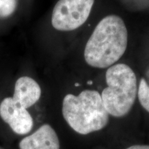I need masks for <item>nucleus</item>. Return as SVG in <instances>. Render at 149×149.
<instances>
[{"label": "nucleus", "instance_id": "nucleus-3", "mask_svg": "<svg viewBox=\"0 0 149 149\" xmlns=\"http://www.w3.org/2000/svg\"><path fill=\"white\" fill-rule=\"evenodd\" d=\"M106 81L108 87L101 95L106 110L116 117L128 114L137 95L135 72L125 64L113 65L106 72Z\"/></svg>", "mask_w": 149, "mask_h": 149}, {"label": "nucleus", "instance_id": "nucleus-11", "mask_svg": "<svg viewBox=\"0 0 149 149\" xmlns=\"http://www.w3.org/2000/svg\"><path fill=\"white\" fill-rule=\"evenodd\" d=\"M148 77H149V71H148Z\"/></svg>", "mask_w": 149, "mask_h": 149}, {"label": "nucleus", "instance_id": "nucleus-1", "mask_svg": "<svg viewBox=\"0 0 149 149\" xmlns=\"http://www.w3.org/2000/svg\"><path fill=\"white\" fill-rule=\"evenodd\" d=\"M128 32L119 16L111 15L99 22L84 49V59L89 66L99 68L111 66L125 53Z\"/></svg>", "mask_w": 149, "mask_h": 149}, {"label": "nucleus", "instance_id": "nucleus-9", "mask_svg": "<svg viewBox=\"0 0 149 149\" xmlns=\"http://www.w3.org/2000/svg\"><path fill=\"white\" fill-rule=\"evenodd\" d=\"M17 0H0V17H7L15 10Z\"/></svg>", "mask_w": 149, "mask_h": 149}, {"label": "nucleus", "instance_id": "nucleus-5", "mask_svg": "<svg viewBox=\"0 0 149 149\" xmlns=\"http://www.w3.org/2000/svg\"><path fill=\"white\" fill-rule=\"evenodd\" d=\"M0 116L18 135L29 133L33 126V120L26 109L21 107L12 97H6L0 104Z\"/></svg>", "mask_w": 149, "mask_h": 149}, {"label": "nucleus", "instance_id": "nucleus-4", "mask_svg": "<svg viewBox=\"0 0 149 149\" xmlns=\"http://www.w3.org/2000/svg\"><path fill=\"white\" fill-rule=\"evenodd\" d=\"M95 0H59L52 14L51 22L55 29L70 31L77 29L88 18Z\"/></svg>", "mask_w": 149, "mask_h": 149}, {"label": "nucleus", "instance_id": "nucleus-8", "mask_svg": "<svg viewBox=\"0 0 149 149\" xmlns=\"http://www.w3.org/2000/svg\"><path fill=\"white\" fill-rule=\"evenodd\" d=\"M137 95L141 105L149 113V86L144 78L139 83Z\"/></svg>", "mask_w": 149, "mask_h": 149}, {"label": "nucleus", "instance_id": "nucleus-10", "mask_svg": "<svg viewBox=\"0 0 149 149\" xmlns=\"http://www.w3.org/2000/svg\"><path fill=\"white\" fill-rule=\"evenodd\" d=\"M126 149H149V146L147 145H134Z\"/></svg>", "mask_w": 149, "mask_h": 149}, {"label": "nucleus", "instance_id": "nucleus-12", "mask_svg": "<svg viewBox=\"0 0 149 149\" xmlns=\"http://www.w3.org/2000/svg\"><path fill=\"white\" fill-rule=\"evenodd\" d=\"M0 149H1V148H0Z\"/></svg>", "mask_w": 149, "mask_h": 149}, {"label": "nucleus", "instance_id": "nucleus-6", "mask_svg": "<svg viewBox=\"0 0 149 149\" xmlns=\"http://www.w3.org/2000/svg\"><path fill=\"white\" fill-rule=\"evenodd\" d=\"M20 149H59L60 144L55 130L48 124H44L32 135L22 139Z\"/></svg>", "mask_w": 149, "mask_h": 149}, {"label": "nucleus", "instance_id": "nucleus-2", "mask_svg": "<svg viewBox=\"0 0 149 149\" xmlns=\"http://www.w3.org/2000/svg\"><path fill=\"white\" fill-rule=\"evenodd\" d=\"M62 114L70 128L81 135L102 130L109 120L101 95L93 90L83 91L77 96L66 95L63 100Z\"/></svg>", "mask_w": 149, "mask_h": 149}, {"label": "nucleus", "instance_id": "nucleus-7", "mask_svg": "<svg viewBox=\"0 0 149 149\" xmlns=\"http://www.w3.org/2000/svg\"><path fill=\"white\" fill-rule=\"evenodd\" d=\"M40 85L31 77L24 76L17 80L13 100L24 109L32 107L41 97Z\"/></svg>", "mask_w": 149, "mask_h": 149}]
</instances>
